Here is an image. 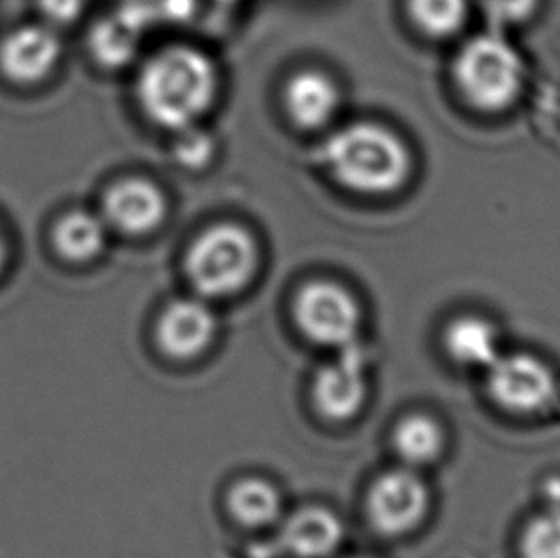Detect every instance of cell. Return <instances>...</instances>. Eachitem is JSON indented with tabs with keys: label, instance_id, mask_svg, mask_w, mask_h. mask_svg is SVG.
Returning a JSON list of instances; mask_svg holds the SVG:
<instances>
[{
	"label": "cell",
	"instance_id": "ac0fdd59",
	"mask_svg": "<svg viewBox=\"0 0 560 558\" xmlns=\"http://www.w3.org/2000/svg\"><path fill=\"white\" fill-rule=\"evenodd\" d=\"M394 447L409 467L429 465L444 447V432L429 416H409L394 430Z\"/></svg>",
	"mask_w": 560,
	"mask_h": 558
},
{
	"label": "cell",
	"instance_id": "9c48e42d",
	"mask_svg": "<svg viewBox=\"0 0 560 558\" xmlns=\"http://www.w3.org/2000/svg\"><path fill=\"white\" fill-rule=\"evenodd\" d=\"M167 196L148 178H122L107 188L102 199V217L107 226L122 235H148L165 222Z\"/></svg>",
	"mask_w": 560,
	"mask_h": 558
},
{
	"label": "cell",
	"instance_id": "8fae6325",
	"mask_svg": "<svg viewBox=\"0 0 560 558\" xmlns=\"http://www.w3.org/2000/svg\"><path fill=\"white\" fill-rule=\"evenodd\" d=\"M219 324L201 297L176 299L165 306L158 322V342L165 354L189 360L211 347Z\"/></svg>",
	"mask_w": 560,
	"mask_h": 558
},
{
	"label": "cell",
	"instance_id": "ba28073f",
	"mask_svg": "<svg viewBox=\"0 0 560 558\" xmlns=\"http://www.w3.org/2000/svg\"><path fill=\"white\" fill-rule=\"evenodd\" d=\"M368 352L360 340L339 348L314 381V404L322 416L345 421L362 409L368 393Z\"/></svg>",
	"mask_w": 560,
	"mask_h": 558
},
{
	"label": "cell",
	"instance_id": "6da1fadb",
	"mask_svg": "<svg viewBox=\"0 0 560 558\" xmlns=\"http://www.w3.org/2000/svg\"><path fill=\"white\" fill-rule=\"evenodd\" d=\"M220 71L209 54L189 45L161 48L137 77L142 114L161 129L196 127L217 104Z\"/></svg>",
	"mask_w": 560,
	"mask_h": 558
},
{
	"label": "cell",
	"instance_id": "ffe728a7",
	"mask_svg": "<svg viewBox=\"0 0 560 558\" xmlns=\"http://www.w3.org/2000/svg\"><path fill=\"white\" fill-rule=\"evenodd\" d=\"M523 558H560V503L536 514L521 536Z\"/></svg>",
	"mask_w": 560,
	"mask_h": 558
},
{
	"label": "cell",
	"instance_id": "603a6c76",
	"mask_svg": "<svg viewBox=\"0 0 560 558\" xmlns=\"http://www.w3.org/2000/svg\"><path fill=\"white\" fill-rule=\"evenodd\" d=\"M37 7L50 27H66L83 15L86 0H37Z\"/></svg>",
	"mask_w": 560,
	"mask_h": 558
},
{
	"label": "cell",
	"instance_id": "52a82bcc",
	"mask_svg": "<svg viewBox=\"0 0 560 558\" xmlns=\"http://www.w3.org/2000/svg\"><path fill=\"white\" fill-rule=\"evenodd\" d=\"M429 490L411 468H394L378 476L368 498L373 528L386 537L408 534L429 509Z\"/></svg>",
	"mask_w": 560,
	"mask_h": 558
},
{
	"label": "cell",
	"instance_id": "44dd1931",
	"mask_svg": "<svg viewBox=\"0 0 560 558\" xmlns=\"http://www.w3.org/2000/svg\"><path fill=\"white\" fill-rule=\"evenodd\" d=\"M173 142V158L176 165L183 166L186 171H201L211 165L212 159L217 155V140L211 132L201 129L199 125L189 129L175 132Z\"/></svg>",
	"mask_w": 560,
	"mask_h": 558
},
{
	"label": "cell",
	"instance_id": "5b68a950",
	"mask_svg": "<svg viewBox=\"0 0 560 558\" xmlns=\"http://www.w3.org/2000/svg\"><path fill=\"white\" fill-rule=\"evenodd\" d=\"M293 312L306 339L335 350L357 342L362 327V306L357 297L329 279H314L301 287Z\"/></svg>",
	"mask_w": 560,
	"mask_h": 558
},
{
	"label": "cell",
	"instance_id": "d4e9b609",
	"mask_svg": "<svg viewBox=\"0 0 560 558\" xmlns=\"http://www.w3.org/2000/svg\"><path fill=\"white\" fill-rule=\"evenodd\" d=\"M8 260V243L4 240V235L0 232V272L4 270V266H7Z\"/></svg>",
	"mask_w": 560,
	"mask_h": 558
},
{
	"label": "cell",
	"instance_id": "3957f363",
	"mask_svg": "<svg viewBox=\"0 0 560 558\" xmlns=\"http://www.w3.org/2000/svg\"><path fill=\"white\" fill-rule=\"evenodd\" d=\"M454 81L463 100L482 114H500L515 104L526 83V63L501 31L469 38L457 50Z\"/></svg>",
	"mask_w": 560,
	"mask_h": 558
},
{
	"label": "cell",
	"instance_id": "8992f818",
	"mask_svg": "<svg viewBox=\"0 0 560 558\" xmlns=\"http://www.w3.org/2000/svg\"><path fill=\"white\" fill-rule=\"evenodd\" d=\"M486 386L490 398L513 416L544 414L559 396L553 368L528 352L501 354L486 370Z\"/></svg>",
	"mask_w": 560,
	"mask_h": 558
},
{
	"label": "cell",
	"instance_id": "e0dca14e",
	"mask_svg": "<svg viewBox=\"0 0 560 558\" xmlns=\"http://www.w3.org/2000/svg\"><path fill=\"white\" fill-rule=\"evenodd\" d=\"M228 507L245 526L262 528L280 519L281 498L272 484L260 478H245L230 491Z\"/></svg>",
	"mask_w": 560,
	"mask_h": 558
},
{
	"label": "cell",
	"instance_id": "7402d4cb",
	"mask_svg": "<svg viewBox=\"0 0 560 558\" xmlns=\"http://www.w3.org/2000/svg\"><path fill=\"white\" fill-rule=\"evenodd\" d=\"M538 7L539 0H482L490 30L501 33L530 22Z\"/></svg>",
	"mask_w": 560,
	"mask_h": 558
},
{
	"label": "cell",
	"instance_id": "2e32d148",
	"mask_svg": "<svg viewBox=\"0 0 560 558\" xmlns=\"http://www.w3.org/2000/svg\"><path fill=\"white\" fill-rule=\"evenodd\" d=\"M142 33L144 27L119 10L117 14L94 23L89 35V48L100 66L107 69L125 68L137 58Z\"/></svg>",
	"mask_w": 560,
	"mask_h": 558
},
{
	"label": "cell",
	"instance_id": "7c38bea8",
	"mask_svg": "<svg viewBox=\"0 0 560 558\" xmlns=\"http://www.w3.org/2000/svg\"><path fill=\"white\" fill-rule=\"evenodd\" d=\"M342 94L334 77L319 69H301L289 77L283 106L289 119L303 130H322L335 121Z\"/></svg>",
	"mask_w": 560,
	"mask_h": 558
},
{
	"label": "cell",
	"instance_id": "30bf717a",
	"mask_svg": "<svg viewBox=\"0 0 560 558\" xmlns=\"http://www.w3.org/2000/svg\"><path fill=\"white\" fill-rule=\"evenodd\" d=\"M61 58V40L50 25H23L0 43V71L15 84H37Z\"/></svg>",
	"mask_w": 560,
	"mask_h": 558
},
{
	"label": "cell",
	"instance_id": "5bb4252c",
	"mask_svg": "<svg viewBox=\"0 0 560 558\" xmlns=\"http://www.w3.org/2000/svg\"><path fill=\"white\" fill-rule=\"evenodd\" d=\"M444 347L463 368L488 370L503 352L498 327L482 316L455 317L444 332Z\"/></svg>",
	"mask_w": 560,
	"mask_h": 558
},
{
	"label": "cell",
	"instance_id": "4fadbf2b",
	"mask_svg": "<svg viewBox=\"0 0 560 558\" xmlns=\"http://www.w3.org/2000/svg\"><path fill=\"white\" fill-rule=\"evenodd\" d=\"M345 528L337 514L324 507H304L283 522L280 545L299 558H326L341 545Z\"/></svg>",
	"mask_w": 560,
	"mask_h": 558
},
{
	"label": "cell",
	"instance_id": "cb8c5ba5",
	"mask_svg": "<svg viewBox=\"0 0 560 558\" xmlns=\"http://www.w3.org/2000/svg\"><path fill=\"white\" fill-rule=\"evenodd\" d=\"M161 2L165 4L163 15L175 18V20L188 18L194 12V7H196V0H161Z\"/></svg>",
	"mask_w": 560,
	"mask_h": 558
},
{
	"label": "cell",
	"instance_id": "7a4b0ae2",
	"mask_svg": "<svg viewBox=\"0 0 560 558\" xmlns=\"http://www.w3.org/2000/svg\"><path fill=\"white\" fill-rule=\"evenodd\" d=\"M327 174L360 196L385 197L408 184L413 158L398 132L375 121L334 130L322 146Z\"/></svg>",
	"mask_w": 560,
	"mask_h": 558
},
{
	"label": "cell",
	"instance_id": "484cf974",
	"mask_svg": "<svg viewBox=\"0 0 560 558\" xmlns=\"http://www.w3.org/2000/svg\"><path fill=\"white\" fill-rule=\"evenodd\" d=\"M125 4H138V7H150V0H125Z\"/></svg>",
	"mask_w": 560,
	"mask_h": 558
},
{
	"label": "cell",
	"instance_id": "277c9868",
	"mask_svg": "<svg viewBox=\"0 0 560 558\" xmlns=\"http://www.w3.org/2000/svg\"><path fill=\"white\" fill-rule=\"evenodd\" d=\"M260 263L255 235L235 222H219L191 242L184 258L189 286L201 299H226L249 286Z\"/></svg>",
	"mask_w": 560,
	"mask_h": 558
},
{
	"label": "cell",
	"instance_id": "d6986e66",
	"mask_svg": "<svg viewBox=\"0 0 560 558\" xmlns=\"http://www.w3.org/2000/svg\"><path fill=\"white\" fill-rule=\"evenodd\" d=\"M408 12L427 37H454L469 20V0H408Z\"/></svg>",
	"mask_w": 560,
	"mask_h": 558
},
{
	"label": "cell",
	"instance_id": "9a60e30c",
	"mask_svg": "<svg viewBox=\"0 0 560 558\" xmlns=\"http://www.w3.org/2000/svg\"><path fill=\"white\" fill-rule=\"evenodd\" d=\"M107 232L109 226L104 217L91 211H69L54 226V249L68 263H92L104 255Z\"/></svg>",
	"mask_w": 560,
	"mask_h": 558
}]
</instances>
